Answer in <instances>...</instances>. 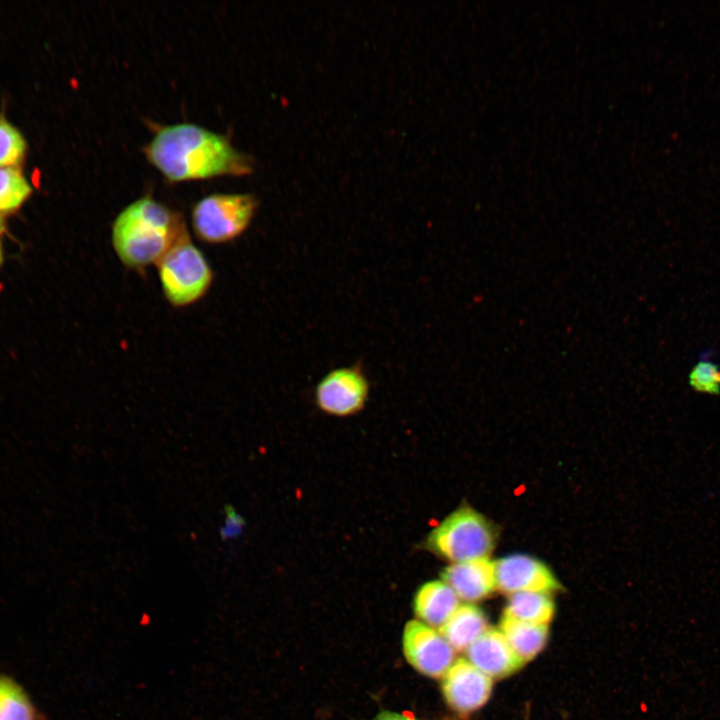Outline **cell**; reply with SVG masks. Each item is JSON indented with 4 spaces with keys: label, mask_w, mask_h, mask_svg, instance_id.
I'll return each mask as SVG.
<instances>
[{
    "label": "cell",
    "mask_w": 720,
    "mask_h": 720,
    "mask_svg": "<svg viewBox=\"0 0 720 720\" xmlns=\"http://www.w3.org/2000/svg\"><path fill=\"white\" fill-rule=\"evenodd\" d=\"M147 160L171 182L243 176L253 159L229 139L194 123L160 126L143 147Z\"/></svg>",
    "instance_id": "cell-1"
},
{
    "label": "cell",
    "mask_w": 720,
    "mask_h": 720,
    "mask_svg": "<svg viewBox=\"0 0 720 720\" xmlns=\"http://www.w3.org/2000/svg\"><path fill=\"white\" fill-rule=\"evenodd\" d=\"M188 229L183 216L151 196L124 207L111 227L113 250L123 266L143 271L156 265Z\"/></svg>",
    "instance_id": "cell-2"
},
{
    "label": "cell",
    "mask_w": 720,
    "mask_h": 720,
    "mask_svg": "<svg viewBox=\"0 0 720 720\" xmlns=\"http://www.w3.org/2000/svg\"><path fill=\"white\" fill-rule=\"evenodd\" d=\"M496 531L473 508L463 505L445 517L424 539L425 550L451 563L488 558Z\"/></svg>",
    "instance_id": "cell-3"
},
{
    "label": "cell",
    "mask_w": 720,
    "mask_h": 720,
    "mask_svg": "<svg viewBox=\"0 0 720 720\" xmlns=\"http://www.w3.org/2000/svg\"><path fill=\"white\" fill-rule=\"evenodd\" d=\"M164 298L174 308L196 304L210 290L213 269L204 253L183 235L156 264Z\"/></svg>",
    "instance_id": "cell-4"
},
{
    "label": "cell",
    "mask_w": 720,
    "mask_h": 720,
    "mask_svg": "<svg viewBox=\"0 0 720 720\" xmlns=\"http://www.w3.org/2000/svg\"><path fill=\"white\" fill-rule=\"evenodd\" d=\"M259 201L250 193H212L198 200L191 211L195 236L219 245L239 238L250 226Z\"/></svg>",
    "instance_id": "cell-5"
},
{
    "label": "cell",
    "mask_w": 720,
    "mask_h": 720,
    "mask_svg": "<svg viewBox=\"0 0 720 720\" xmlns=\"http://www.w3.org/2000/svg\"><path fill=\"white\" fill-rule=\"evenodd\" d=\"M369 394V379L358 363L327 372L315 386L314 401L326 415L349 417L364 409Z\"/></svg>",
    "instance_id": "cell-6"
},
{
    "label": "cell",
    "mask_w": 720,
    "mask_h": 720,
    "mask_svg": "<svg viewBox=\"0 0 720 720\" xmlns=\"http://www.w3.org/2000/svg\"><path fill=\"white\" fill-rule=\"evenodd\" d=\"M403 649L408 662L420 673L439 678L454 661V649L430 626L409 621L404 629Z\"/></svg>",
    "instance_id": "cell-7"
},
{
    "label": "cell",
    "mask_w": 720,
    "mask_h": 720,
    "mask_svg": "<svg viewBox=\"0 0 720 720\" xmlns=\"http://www.w3.org/2000/svg\"><path fill=\"white\" fill-rule=\"evenodd\" d=\"M492 685V678L467 659L459 658L444 674L442 692L446 702L454 711L467 714L479 709L488 701Z\"/></svg>",
    "instance_id": "cell-8"
},
{
    "label": "cell",
    "mask_w": 720,
    "mask_h": 720,
    "mask_svg": "<svg viewBox=\"0 0 720 720\" xmlns=\"http://www.w3.org/2000/svg\"><path fill=\"white\" fill-rule=\"evenodd\" d=\"M496 589L508 594L536 591L550 594L561 588L550 569L524 554H513L494 562Z\"/></svg>",
    "instance_id": "cell-9"
},
{
    "label": "cell",
    "mask_w": 720,
    "mask_h": 720,
    "mask_svg": "<svg viewBox=\"0 0 720 720\" xmlns=\"http://www.w3.org/2000/svg\"><path fill=\"white\" fill-rule=\"evenodd\" d=\"M467 660L490 678L518 671L525 661L512 649L500 629L488 628L466 650Z\"/></svg>",
    "instance_id": "cell-10"
},
{
    "label": "cell",
    "mask_w": 720,
    "mask_h": 720,
    "mask_svg": "<svg viewBox=\"0 0 720 720\" xmlns=\"http://www.w3.org/2000/svg\"><path fill=\"white\" fill-rule=\"evenodd\" d=\"M441 580L460 600H482L496 590L494 562L484 558L451 563L441 572Z\"/></svg>",
    "instance_id": "cell-11"
},
{
    "label": "cell",
    "mask_w": 720,
    "mask_h": 720,
    "mask_svg": "<svg viewBox=\"0 0 720 720\" xmlns=\"http://www.w3.org/2000/svg\"><path fill=\"white\" fill-rule=\"evenodd\" d=\"M456 593L442 580H431L417 590L413 608L428 626L441 627L459 607Z\"/></svg>",
    "instance_id": "cell-12"
},
{
    "label": "cell",
    "mask_w": 720,
    "mask_h": 720,
    "mask_svg": "<svg viewBox=\"0 0 720 720\" xmlns=\"http://www.w3.org/2000/svg\"><path fill=\"white\" fill-rule=\"evenodd\" d=\"M485 614L471 603L460 604L439 628V634L457 651L467 648L488 629Z\"/></svg>",
    "instance_id": "cell-13"
},
{
    "label": "cell",
    "mask_w": 720,
    "mask_h": 720,
    "mask_svg": "<svg viewBox=\"0 0 720 720\" xmlns=\"http://www.w3.org/2000/svg\"><path fill=\"white\" fill-rule=\"evenodd\" d=\"M500 631L516 654L527 662L544 648L549 628L546 624H533L503 616Z\"/></svg>",
    "instance_id": "cell-14"
},
{
    "label": "cell",
    "mask_w": 720,
    "mask_h": 720,
    "mask_svg": "<svg viewBox=\"0 0 720 720\" xmlns=\"http://www.w3.org/2000/svg\"><path fill=\"white\" fill-rule=\"evenodd\" d=\"M0 720H46L24 686L0 673Z\"/></svg>",
    "instance_id": "cell-15"
},
{
    "label": "cell",
    "mask_w": 720,
    "mask_h": 720,
    "mask_svg": "<svg viewBox=\"0 0 720 720\" xmlns=\"http://www.w3.org/2000/svg\"><path fill=\"white\" fill-rule=\"evenodd\" d=\"M554 603L548 593L524 591L510 594L504 616L533 624L548 625L554 615Z\"/></svg>",
    "instance_id": "cell-16"
},
{
    "label": "cell",
    "mask_w": 720,
    "mask_h": 720,
    "mask_svg": "<svg viewBox=\"0 0 720 720\" xmlns=\"http://www.w3.org/2000/svg\"><path fill=\"white\" fill-rule=\"evenodd\" d=\"M31 193V187L20 169L0 167V211L19 207Z\"/></svg>",
    "instance_id": "cell-17"
},
{
    "label": "cell",
    "mask_w": 720,
    "mask_h": 720,
    "mask_svg": "<svg viewBox=\"0 0 720 720\" xmlns=\"http://www.w3.org/2000/svg\"><path fill=\"white\" fill-rule=\"evenodd\" d=\"M710 351H703L688 375L689 385L699 393L720 394V368L710 360Z\"/></svg>",
    "instance_id": "cell-18"
},
{
    "label": "cell",
    "mask_w": 720,
    "mask_h": 720,
    "mask_svg": "<svg viewBox=\"0 0 720 720\" xmlns=\"http://www.w3.org/2000/svg\"><path fill=\"white\" fill-rule=\"evenodd\" d=\"M25 140L21 133L0 118V165H17L24 156Z\"/></svg>",
    "instance_id": "cell-19"
},
{
    "label": "cell",
    "mask_w": 720,
    "mask_h": 720,
    "mask_svg": "<svg viewBox=\"0 0 720 720\" xmlns=\"http://www.w3.org/2000/svg\"><path fill=\"white\" fill-rule=\"evenodd\" d=\"M224 522L219 529L222 541H234L242 536L246 521L240 513L230 504L224 506Z\"/></svg>",
    "instance_id": "cell-20"
},
{
    "label": "cell",
    "mask_w": 720,
    "mask_h": 720,
    "mask_svg": "<svg viewBox=\"0 0 720 720\" xmlns=\"http://www.w3.org/2000/svg\"><path fill=\"white\" fill-rule=\"evenodd\" d=\"M374 720H416L413 716L407 713H395V712H382Z\"/></svg>",
    "instance_id": "cell-21"
},
{
    "label": "cell",
    "mask_w": 720,
    "mask_h": 720,
    "mask_svg": "<svg viewBox=\"0 0 720 720\" xmlns=\"http://www.w3.org/2000/svg\"><path fill=\"white\" fill-rule=\"evenodd\" d=\"M2 227H3V220H2V218H1V216H0V230L2 229Z\"/></svg>",
    "instance_id": "cell-22"
},
{
    "label": "cell",
    "mask_w": 720,
    "mask_h": 720,
    "mask_svg": "<svg viewBox=\"0 0 720 720\" xmlns=\"http://www.w3.org/2000/svg\"><path fill=\"white\" fill-rule=\"evenodd\" d=\"M0 263H1V248H0Z\"/></svg>",
    "instance_id": "cell-23"
}]
</instances>
